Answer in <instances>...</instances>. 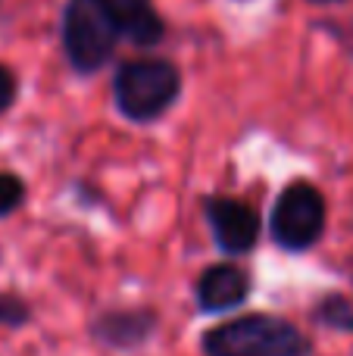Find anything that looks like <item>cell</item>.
Returning a JSON list of instances; mask_svg holds the SVG:
<instances>
[{
	"label": "cell",
	"instance_id": "cell-1",
	"mask_svg": "<svg viewBox=\"0 0 353 356\" xmlns=\"http://www.w3.org/2000/svg\"><path fill=\"white\" fill-rule=\"evenodd\" d=\"M204 356H313L316 344L294 319L279 313H241L200 334Z\"/></svg>",
	"mask_w": 353,
	"mask_h": 356
},
{
	"label": "cell",
	"instance_id": "cell-2",
	"mask_svg": "<svg viewBox=\"0 0 353 356\" xmlns=\"http://www.w3.org/2000/svg\"><path fill=\"white\" fill-rule=\"evenodd\" d=\"M185 79L166 56H131L113 72L110 94L116 113L131 125H154L179 104Z\"/></svg>",
	"mask_w": 353,
	"mask_h": 356
},
{
	"label": "cell",
	"instance_id": "cell-3",
	"mask_svg": "<svg viewBox=\"0 0 353 356\" xmlns=\"http://www.w3.org/2000/svg\"><path fill=\"white\" fill-rule=\"evenodd\" d=\"M122 41L106 0H66L60 16V44L69 69L81 79L97 75Z\"/></svg>",
	"mask_w": 353,
	"mask_h": 356
},
{
	"label": "cell",
	"instance_id": "cell-4",
	"mask_svg": "<svg viewBox=\"0 0 353 356\" xmlns=\"http://www.w3.org/2000/svg\"><path fill=\"white\" fill-rule=\"evenodd\" d=\"M269 238L285 253H306L325 238L329 228V200L310 178H291L275 194L269 213Z\"/></svg>",
	"mask_w": 353,
	"mask_h": 356
},
{
	"label": "cell",
	"instance_id": "cell-5",
	"mask_svg": "<svg viewBox=\"0 0 353 356\" xmlns=\"http://www.w3.org/2000/svg\"><path fill=\"white\" fill-rule=\"evenodd\" d=\"M200 216H204L213 244L222 257L244 259L260 247L263 219L254 203L231 194H204L200 197Z\"/></svg>",
	"mask_w": 353,
	"mask_h": 356
},
{
	"label": "cell",
	"instance_id": "cell-6",
	"mask_svg": "<svg viewBox=\"0 0 353 356\" xmlns=\"http://www.w3.org/2000/svg\"><path fill=\"white\" fill-rule=\"evenodd\" d=\"M160 325L163 316L156 307H104L88 319V334L113 353H138L154 344Z\"/></svg>",
	"mask_w": 353,
	"mask_h": 356
},
{
	"label": "cell",
	"instance_id": "cell-7",
	"mask_svg": "<svg viewBox=\"0 0 353 356\" xmlns=\"http://www.w3.org/2000/svg\"><path fill=\"white\" fill-rule=\"evenodd\" d=\"M194 307L204 316H225L238 313L247 307L250 294H254V272L244 263L225 257L219 263H210L206 269L197 272L194 278Z\"/></svg>",
	"mask_w": 353,
	"mask_h": 356
},
{
	"label": "cell",
	"instance_id": "cell-8",
	"mask_svg": "<svg viewBox=\"0 0 353 356\" xmlns=\"http://www.w3.org/2000/svg\"><path fill=\"white\" fill-rule=\"evenodd\" d=\"M119 25L122 41L138 50H154L166 38V19L160 16L154 0H106Z\"/></svg>",
	"mask_w": 353,
	"mask_h": 356
},
{
	"label": "cell",
	"instance_id": "cell-9",
	"mask_svg": "<svg viewBox=\"0 0 353 356\" xmlns=\"http://www.w3.org/2000/svg\"><path fill=\"white\" fill-rule=\"evenodd\" d=\"M310 319L325 332L353 334V300L341 291H329V294H322L313 303Z\"/></svg>",
	"mask_w": 353,
	"mask_h": 356
},
{
	"label": "cell",
	"instance_id": "cell-10",
	"mask_svg": "<svg viewBox=\"0 0 353 356\" xmlns=\"http://www.w3.org/2000/svg\"><path fill=\"white\" fill-rule=\"evenodd\" d=\"M28 200V184L13 169H0V219H10Z\"/></svg>",
	"mask_w": 353,
	"mask_h": 356
},
{
	"label": "cell",
	"instance_id": "cell-11",
	"mask_svg": "<svg viewBox=\"0 0 353 356\" xmlns=\"http://www.w3.org/2000/svg\"><path fill=\"white\" fill-rule=\"evenodd\" d=\"M31 319H35V309L25 297H19L16 291H0V328L16 332V328L31 325Z\"/></svg>",
	"mask_w": 353,
	"mask_h": 356
},
{
	"label": "cell",
	"instance_id": "cell-12",
	"mask_svg": "<svg viewBox=\"0 0 353 356\" xmlns=\"http://www.w3.org/2000/svg\"><path fill=\"white\" fill-rule=\"evenodd\" d=\"M16 100H19V75L13 66L0 63V116H6L16 106Z\"/></svg>",
	"mask_w": 353,
	"mask_h": 356
},
{
	"label": "cell",
	"instance_id": "cell-13",
	"mask_svg": "<svg viewBox=\"0 0 353 356\" xmlns=\"http://www.w3.org/2000/svg\"><path fill=\"white\" fill-rule=\"evenodd\" d=\"M306 3H313V6H331V3H344V0H306Z\"/></svg>",
	"mask_w": 353,
	"mask_h": 356
}]
</instances>
